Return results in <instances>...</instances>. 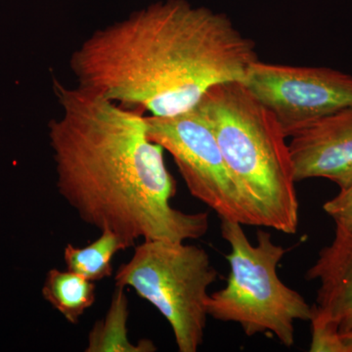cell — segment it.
Listing matches in <instances>:
<instances>
[{
  "mask_svg": "<svg viewBox=\"0 0 352 352\" xmlns=\"http://www.w3.org/2000/svg\"><path fill=\"white\" fill-rule=\"evenodd\" d=\"M61 115L48 124L58 193L85 223L126 243L185 242L207 234L208 212L170 205L176 182L143 112L53 78Z\"/></svg>",
  "mask_w": 352,
  "mask_h": 352,
  "instance_id": "obj_1",
  "label": "cell"
},
{
  "mask_svg": "<svg viewBox=\"0 0 352 352\" xmlns=\"http://www.w3.org/2000/svg\"><path fill=\"white\" fill-rule=\"evenodd\" d=\"M258 60L254 41L226 16L168 0L92 32L69 68L80 87L171 117L195 108L215 85L242 82Z\"/></svg>",
  "mask_w": 352,
  "mask_h": 352,
  "instance_id": "obj_2",
  "label": "cell"
},
{
  "mask_svg": "<svg viewBox=\"0 0 352 352\" xmlns=\"http://www.w3.org/2000/svg\"><path fill=\"white\" fill-rule=\"evenodd\" d=\"M238 183L252 226L296 234L300 203L289 143L276 118L241 82L220 83L196 106Z\"/></svg>",
  "mask_w": 352,
  "mask_h": 352,
  "instance_id": "obj_3",
  "label": "cell"
},
{
  "mask_svg": "<svg viewBox=\"0 0 352 352\" xmlns=\"http://www.w3.org/2000/svg\"><path fill=\"white\" fill-rule=\"evenodd\" d=\"M243 226L221 220L222 238L231 248L226 256L230 273L226 286L208 296V316L238 324L248 337L270 333L292 347L296 321H309L312 307L278 276V265L287 252L283 245L275 244L271 234L261 229L256 245L252 244Z\"/></svg>",
  "mask_w": 352,
  "mask_h": 352,
  "instance_id": "obj_4",
  "label": "cell"
},
{
  "mask_svg": "<svg viewBox=\"0 0 352 352\" xmlns=\"http://www.w3.org/2000/svg\"><path fill=\"white\" fill-rule=\"evenodd\" d=\"M219 272L203 248L180 241L144 240L116 273V286L131 287L154 305L173 329L180 352H197L207 327L208 289Z\"/></svg>",
  "mask_w": 352,
  "mask_h": 352,
  "instance_id": "obj_5",
  "label": "cell"
},
{
  "mask_svg": "<svg viewBox=\"0 0 352 352\" xmlns=\"http://www.w3.org/2000/svg\"><path fill=\"white\" fill-rule=\"evenodd\" d=\"M148 135L175 160L190 194L221 220L252 226L244 196L196 107L171 117H146Z\"/></svg>",
  "mask_w": 352,
  "mask_h": 352,
  "instance_id": "obj_6",
  "label": "cell"
},
{
  "mask_svg": "<svg viewBox=\"0 0 352 352\" xmlns=\"http://www.w3.org/2000/svg\"><path fill=\"white\" fill-rule=\"evenodd\" d=\"M279 122L287 138L352 106V76L327 67L254 62L241 82Z\"/></svg>",
  "mask_w": 352,
  "mask_h": 352,
  "instance_id": "obj_7",
  "label": "cell"
},
{
  "mask_svg": "<svg viewBox=\"0 0 352 352\" xmlns=\"http://www.w3.org/2000/svg\"><path fill=\"white\" fill-rule=\"evenodd\" d=\"M289 143L296 182L326 178L340 189L352 182V106L316 120Z\"/></svg>",
  "mask_w": 352,
  "mask_h": 352,
  "instance_id": "obj_8",
  "label": "cell"
},
{
  "mask_svg": "<svg viewBox=\"0 0 352 352\" xmlns=\"http://www.w3.org/2000/svg\"><path fill=\"white\" fill-rule=\"evenodd\" d=\"M305 279L319 283L315 309L326 315L340 333L352 330V233L336 226L335 237L323 248Z\"/></svg>",
  "mask_w": 352,
  "mask_h": 352,
  "instance_id": "obj_9",
  "label": "cell"
},
{
  "mask_svg": "<svg viewBox=\"0 0 352 352\" xmlns=\"http://www.w3.org/2000/svg\"><path fill=\"white\" fill-rule=\"evenodd\" d=\"M41 292L44 300L74 325L96 300L94 282L72 271L57 268L46 273Z\"/></svg>",
  "mask_w": 352,
  "mask_h": 352,
  "instance_id": "obj_10",
  "label": "cell"
},
{
  "mask_svg": "<svg viewBox=\"0 0 352 352\" xmlns=\"http://www.w3.org/2000/svg\"><path fill=\"white\" fill-rule=\"evenodd\" d=\"M129 300L124 287L116 286L105 318L97 322L88 337L87 352H153L157 347L151 340L133 344L127 337Z\"/></svg>",
  "mask_w": 352,
  "mask_h": 352,
  "instance_id": "obj_11",
  "label": "cell"
},
{
  "mask_svg": "<svg viewBox=\"0 0 352 352\" xmlns=\"http://www.w3.org/2000/svg\"><path fill=\"white\" fill-rule=\"evenodd\" d=\"M129 249L118 234L101 231L100 237L83 248L68 244L64 250L67 270L75 272L89 281L97 282L113 274L112 261L118 252Z\"/></svg>",
  "mask_w": 352,
  "mask_h": 352,
  "instance_id": "obj_12",
  "label": "cell"
},
{
  "mask_svg": "<svg viewBox=\"0 0 352 352\" xmlns=\"http://www.w3.org/2000/svg\"><path fill=\"white\" fill-rule=\"evenodd\" d=\"M311 352H346L339 328L326 315L312 307Z\"/></svg>",
  "mask_w": 352,
  "mask_h": 352,
  "instance_id": "obj_13",
  "label": "cell"
},
{
  "mask_svg": "<svg viewBox=\"0 0 352 352\" xmlns=\"http://www.w3.org/2000/svg\"><path fill=\"white\" fill-rule=\"evenodd\" d=\"M323 210L332 217L336 226L352 233V182L340 189V193L326 201Z\"/></svg>",
  "mask_w": 352,
  "mask_h": 352,
  "instance_id": "obj_14",
  "label": "cell"
},
{
  "mask_svg": "<svg viewBox=\"0 0 352 352\" xmlns=\"http://www.w3.org/2000/svg\"><path fill=\"white\" fill-rule=\"evenodd\" d=\"M340 337L346 346V352H352V330L347 333H340Z\"/></svg>",
  "mask_w": 352,
  "mask_h": 352,
  "instance_id": "obj_15",
  "label": "cell"
}]
</instances>
